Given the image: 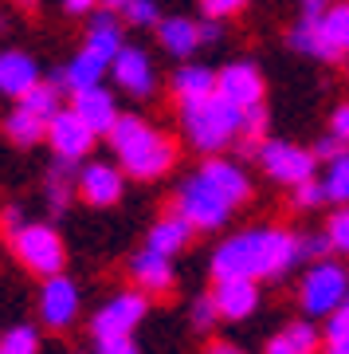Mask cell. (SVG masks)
<instances>
[{
	"label": "cell",
	"mask_w": 349,
	"mask_h": 354,
	"mask_svg": "<svg viewBox=\"0 0 349 354\" xmlns=\"http://www.w3.org/2000/svg\"><path fill=\"white\" fill-rule=\"evenodd\" d=\"M302 260L299 236L287 228H248L212 252V279H283Z\"/></svg>",
	"instance_id": "1"
},
{
	"label": "cell",
	"mask_w": 349,
	"mask_h": 354,
	"mask_svg": "<svg viewBox=\"0 0 349 354\" xmlns=\"http://www.w3.org/2000/svg\"><path fill=\"white\" fill-rule=\"evenodd\" d=\"M110 146L118 153V165H122L130 177L137 181H157L173 169L177 162V146L169 134L153 130L150 122H141L137 114H122L110 130Z\"/></svg>",
	"instance_id": "2"
},
{
	"label": "cell",
	"mask_w": 349,
	"mask_h": 354,
	"mask_svg": "<svg viewBox=\"0 0 349 354\" xmlns=\"http://www.w3.org/2000/svg\"><path fill=\"white\" fill-rule=\"evenodd\" d=\"M181 127H185V138L200 153H220L243 134V106L228 102L224 95L181 102Z\"/></svg>",
	"instance_id": "3"
},
{
	"label": "cell",
	"mask_w": 349,
	"mask_h": 354,
	"mask_svg": "<svg viewBox=\"0 0 349 354\" xmlns=\"http://www.w3.org/2000/svg\"><path fill=\"white\" fill-rule=\"evenodd\" d=\"M173 209L185 216L192 228H200V232H216V228L228 225V216H232V209H236V205L224 197V189H216L212 181L197 169L192 177H185V181H181Z\"/></svg>",
	"instance_id": "4"
},
{
	"label": "cell",
	"mask_w": 349,
	"mask_h": 354,
	"mask_svg": "<svg viewBox=\"0 0 349 354\" xmlns=\"http://www.w3.org/2000/svg\"><path fill=\"white\" fill-rule=\"evenodd\" d=\"M16 260L39 279L63 276V264H67V248H63V236L51 225H39V221H28L20 232L8 236Z\"/></svg>",
	"instance_id": "5"
},
{
	"label": "cell",
	"mask_w": 349,
	"mask_h": 354,
	"mask_svg": "<svg viewBox=\"0 0 349 354\" xmlns=\"http://www.w3.org/2000/svg\"><path fill=\"white\" fill-rule=\"evenodd\" d=\"M349 299V268L337 260H318L299 283V307L310 319H330Z\"/></svg>",
	"instance_id": "6"
},
{
	"label": "cell",
	"mask_w": 349,
	"mask_h": 354,
	"mask_svg": "<svg viewBox=\"0 0 349 354\" xmlns=\"http://www.w3.org/2000/svg\"><path fill=\"white\" fill-rule=\"evenodd\" d=\"M255 158H259L263 174L271 177V181L290 185V189L302 185V181H314V177H318V158H314V150H302V146H295V142L267 138Z\"/></svg>",
	"instance_id": "7"
},
{
	"label": "cell",
	"mask_w": 349,
	"mask_h": 354,
	"mask_svg": "<svg viewBox=\"0 0 349 354\" xmlns=\"http://www.w3.org/2000/svg\"><path fill=\"white\" fill-rule=\"evenodd\" d=\"M150 311V295L146 291H118L110 304H102L90 319V335L99 339H118V335H134V327L146 319Z\"/></svg>",
	"instance_id": "8"
},
{
	"label": "cell",
	"mask_w": 349,
	"mask_h": 354,
	"mask_svg": "<svg viewBox=\"0 0 349 354\" xmlns=\"http://www.w3.org/2000/svg\"><path fill=\"white\" fill-rule=\"evenodd\" d=\"M94 130L83 122V114H75L71 106H63L55 118L48 122V146L55 150V158H63V162H83L90 153V146H94Z\"/></svg>",
	"instance_id": "9"
},
{
	"label": "cell",
	"mask_w": 349,
	"mask_h": 354,
	"mask_svg": "<svg viewBox=\"0 0 349 354\" xmlns=\"http://www.w3.org/2000/svg\"><path fill=\"white\" fill-rule=\"evenodd\" d=\"M79 315V288L75 279L67 276H51L43 279V288H39V319H43V327L51 330H63L71 327Z\"/></svg>",
	"instance_id": "10"
},
{
	"label": "cell",
	"mask_w": 349,
	"mask_h": 354,
	"mask_svg": "<svg viewBox=\"0 0 349 354\" xmlns=\"http://www.w3.org/2000/svg\"><path fill=\"white\" fill-rule=\"evenodd\" d=\"M75 189L90 209H110L122 201V169L110 162H87L79 169Z\"/></svg>",
	"instance_id": "11"
},
{
	"label": "cell",
	"mask_w": 349,
	"mask_h": 354,
	"mask_svg": "<svg viewBox=\"0 0 349 354\" xmlns=\"http://www.w3.org/2000/svg\"><path fill=\"white\" fill-rule=\"evenodd\" d=\"M263 75L255 64H228L224 71H216V95H224L228 102H236V106H259L263 102Z\"/></svg>",
	"instance_id": "12"
},
{
	"label": "cell",
	"mask_w": 349,
	"mask_h": 354,
	"mask_svg": "<svg viewBox=\"0 0 349 354\" xmlns=\"http://www.w3.org/2000/svg\"><path fill=\"white\" fill-rule=\"evenodd\" d=\"M110 75H114V83H118L126 95H134V99H150L153 95V64L141 48H130V44H126V48L114 55Z\"/></svg>",
	"instance_id": "13"
},
{
	"label": "cell",
	"mask_w": 349,
	"mask_h": 354,
	"mask_svg": "<svg viewBox=\"0 0 349 354\" xmlns=\"http://www.w3.org/2000/svg\"><path fill=\"white\" fill-rule=\"evenodd\" d=\"M130 276H134L137 291H146V295H169L177 288L173 256H161V252H153V248H141L130 260Z\"/></svg>",
	"instance_id": "14"
},
{
	"label": "cell",
	"mask_w": 349,
	"mask_h": 354,
	"mask_svg": "<svg viewBox=\"0 0 349 354\" xmlns=\"http://www.w3.org/2000/svg\"><path fill=\"white\" fill-rule=\"evenodd\" d=\"M71 111L83 114V122H87L94 134H110L114 122L122 118L114 95L102 87V83H99V87H87V91H75V95H71Z\"/></svg>",
	"instance_id": "15"
},
{
	"label": "cell",
	"mask_w": 349,
	"mask_h": 354,
	"mask_svg": "<svg viewBox=\"0 0 349 354\" xmlns=\"http://www.w3.org/2000/svg\"><path fill=\"white\" fill-rule=\"evenodd\" d=\"M212 299L220 307V319L239 323V319L255 315V307H259V283L255 279H216Z\"/></svg>",
	"instance_id": "16"
},
{
	"label": "cell",
	"mask_w": 349,
	"mask_h": 354,
	"mask_svg": "<svg viewBox=\"0 0 349 354\" xmlns=\"http://www.w3.org/2000/svg\"><path fill=\"white\" fill-rule=\"evenodd\" d=\"M36 83H39V67L28 51H16V48L0 51V95H8V99L20 102Z\"/></svg>",
	"instance_id": "17"
},
{
	"label": "cell",
	"mask_w": 349,
	"mask_h": 354,
	"mask_svg": "<svg viewBox=\"0 0 349 354\" xmlns=\"http://www.w3.org/2000/svg\"><path fill=\"white\" fill-rule=\"evenodd\" d=\"M106 59H102V55H94V51H79L75 59H71V64L67 67H59V71H55V75H51V83H55V87L59 91H71V95H75V91H87V87H99L102 83V75H106Z\"/></svg>",
	"instance_id": "18"
},
{
	"label": "cell",
	"mask_w": 349,
	"mask_h": 354,
	"mask_svg": "<svg viewBox=\"0 0 349 354\" xmlns=\"http://www.w3.org/2000/svg\"><path fill=\"white\" fill-rule=\"evenodd\" d=\"M192 232H197V228L188 225V221L177 213V209H169V213H165L161 221L150 228V236H146V248H153V252H161V256H177L188 241H192Z\"/></svg>",
	"instance_id": "19"
},
{
	"label": "cell",
	"mask_w": 349,
	"mask_h": 354,
	"mask_svg": "<svg viewBox=\"0 0 349 354\" xmlns=\"http://www.w3.org/2000/svg\"><path fill=\"white\" fill-rule=\"evenodd\" d=\"M87 51L102 55L106 64H114V55L126 48L122 44V28H118V16L110 8H102V12H90V24H87Z\"/></svg>",
	"instance_id": "20"
},
{
	"label": "cell",
	"mask_w": 349,
	"mask_h": 354,
	"mask_svg": "<svg viewBox=\"0 0 349 354\" xmlns=\"http://www.w3.org/2000/svg\"><path fill=\"white\" fill-rule=\"evenodd\" d=\"M200 174L208 177L216 189H224V197H228L232 205H243V201L251 197L248 174H243L236 162H228V158H208V162L200 165Z\"/></svg>",
	"instance_id": "21"
},
{
	"label": "cell",
	"mask_w": 349,
	"mask_h": 354,
	"mask_svg": "<svg viewBox=\"0 0 349 354\" xmlns=\"http://www.w3.org/2000/svg\"><path fill=\"white\" fill-rule=\"evenodd\" d=\"M157 39H161V48L177 59H188L192 51L200 48V24L197 20H188V16H169L157 24Z\"/></svg>",
	"instance_id": "22"
},
{
	"label": "cell",
	"mask_w": 349,
	"mask_h": 354,
	"mask_svg": "<svg viewBox=\"0 0 349 354\" xmlns=\"http://www.w3.org/2000/svg\"><path fill=\"white\" fill-rule=\"evenodd\" d=\"M287 44L295 51H302V55H310V59H322V64H337V59H341V51L326 39L318 20H299V24L287 32Z\"/></svg>",
	"instance_id": "23"
},
{
	"label": "cell",
	"mask_w": 349,
	"mask_h": 354,
	"mask_svg": "<svg viewBox=\"0 0 349 354\" xmlns=\"http://www.w3.org/2000/svg\"><path fill=\"white\" fill-rule=\"evenodd\" d=\"M173 95L177 102H197V99H208L216 95V71L200 64H185L173 71Z\"/></svg>",
	"instance_id": "24"
},
{
	"label": "cell",
	"mask_w": 349,
	"mask_h": 354,
	"mask_svg": "<svg viewBox=\"0 0 349 354\" xmlns=\"http://www.w3.org/2000/svg\"><path fill=\"white\" fill-rule=\"evenodd\" d=\"M318 330L310 323H287V327L271 335L267 342V354H318Z\"/></svg>",
	"instance_id": "25"
},
{
	"label": "cell",
	"mask_w": 349,
	"mask_h": 354,
	"mask_svg": "<svg viewBox=\"0 0 349 354\" xmlns=\"http://www.w3.org/2000/svg\"><path fill=\"white\" fill-rule=\"evenodd\" d=\"M4 134L16 142V146H39V142L48 138V122L39 118V114H32V111H24L20 102H16V111L4 118Z\"/></svg>",
	"instance_id": "26"
},
{
	"label": "cell",
	"mask_w": 349,
	"mask_h": 354,
	"mask_svg": "<svg viewBox=\"0 0 349 354\" xmlns=\"http://www.w3.org/2000/svg\"><path fill=\"white\" fill-rule=\"evenodd\" d=\"M322 189L330 205H349V150L341 158H334V162H326Z\"/></svg>",
	"instance_id": "27"
},
{
	"label": "cell",
	"mask_w": 349,
	"mask_h": 354,
	"mask_svg": "<svg viewBox=\"0 0 349 354\" xmlns=\"http://www.w3.org/2000/svg\"><path fill=\"white\" fill-rule=\"evenodd\" d=\"M318 28H322L326 39H330L341 55H349V0H337L334 8L318 20Z\"/></svg>",
	"instance_id": "28"
},
{
	"label": "cell",
	"mask_w": 349,
	"mask_h": 354,
	"mask_svg": "<svg viewBox=\"0 0 349 354\" xmlns=\"http://www.w3.org/2000/svg\"><path fill=\"white\" fill-rule=\"evenodd\" d=\"M20 106L32 111V114H39L43 122H51V118L63 111V106H59V87H55V83H36V87L20 99Z\"/></svg>",
	"instance_id": "29"
},
{
	"label": "cell",
	"mask_w": 349,
	"mask_h": 354,
	"mask_svg": "<svg viewBox=\"0 0 349 354\" xmlns=\"http://www.w3.org/2000/svg\"><path fill=\"white\" fill-rule=\"evenodd\" d=\"M0 354H39V330L36 327H12L0 339Z\"/></svg>",
	"instance_id": "30"
},
{
	"label": "cell",
	"mask_w": 349,
	"mask_h": 354,
	"mask_svg": "<svg viewBox=\"0 0 349 354\" xmlns=\"http://www.w3.org/2000/svg\"><path fill=\"white\" fill-rule=\"evenodd\" d=\"M290 205L295 209H318L326 205V189H322V177H314V181H302L290 189Z\"/></svg>",
	"instance_id": "31"
},
{
	"label": "cell",
	"mask_w": 349,
	"mask_h": 354,
	"mask_svg": "<svg viewBox=\"0 0 349 354\" xmlns=\"http://www.w3.org/2000/svg\"><path fill=\"white\" fill-rule=\"evenodd\" d=\"M263 134H267V106H248V111H243V134H239V138L243 142H267L263 138Z\"/></svg>",
	"instance_id": "32"
},
{
	"label": "cell",
	"mask_w": 349,
	"mask_h": 354,
	"mask_svg": "<svg viewBox=\"0 0 349 354\" xmlns=\"http://www.w3.org/2000/svg\"><path fill=\"white\" fill-rule=\"evenodd\" d=\"M299 252L302 260H330V252H334V244H330V236L326 232H310V236H299Z\"/></svg>",
	"instance_id": "33"
},
{
	"label": "cell",
	"mask_w": 349,
	"mask_h": 354,
	"mask_svg": "<svg viewBox=\"0 0 349 354\" xmlns=\"http://www.w3.org/2000/svg\"><path fill=\"white\" fill-rule=\"evenodd\" d=\"M326 236L334 244V252H346L349 256V209L330 216V228H326Z\"/></svg>",
	"instance_id": "34"
},
{
	"label": "cell",
	"mask_w": 349,
	"mask_h": 354,
	"mask_svg": "<svg viewBox=\"0 0 349 354\" xmlns=\"http://www.w3.org/2000/svg\"><path fill=\"white\" fill-rule=\"evenodd\" d=\"M220 319V307H216L212 295H200V299H192V327L197 330H208Z\"/></svg>",
	"instance_id": "35"
},
{
	"label": "cell",
	"mask_w": 349,
	"mask_h": 354,
	"mask_svg": "<svg viewBox=\"0 0 349 354\" xmlns=\"http://www.w3.org/2000/svg\"><path fill=\"white\" fill-rule=\"evenodd\" d=\"M122 20H130V24L137 28H150V24H161V16H157V4L153 0H134L130 8H126Z\"/></svg>",
	"instance_id": "36"
},
{
	"label": "cell",
	"mask_w": 349,
	"mask_h": 354,
	"mask_svg": "<svg viewBox=\"0 0 349 354\" xmlns=\"http://www.w3.org/2000/svg\"><path fill=\"white\" fill-rule=\"evenodd\" d=\"M200 8L208 20H224V16H236L248 8V0H200Z\"/></svg>",
	"instance_id": "37"
},
{
	"label": "cell",
	"mask_w": 349,
	"mask_h": 354,
	"mask_svg": "<svg viewBox=\"0 0 349 354\" xmlns=\"http://www.w3.org/2000/svg\"><path fill=\"white\" fill-rule=\"evenodd\" d=\"M334 339H349V299L326 319V342H334Z\"/></svg>",
	"instance_id": "38"
},
{
	"label": "cell",
	"mask_w": 349,
	"mask_h": 354,
	"mask_svg": "<svg viewBox=\"0 0 349 354\" xmlns=\"http://www.w3.org/2000/svg\"><path fill=\"white\" fill-rule=\"evenodd\" d=\"M346 150L349 146L341 138H334V134H326V138L314 142V158H318V162H334V158H341Z\"/></svg>",
	"instance_id": "39"
},
{
	"label": "cell",
	"mask_w": 349,
	"mask_h": 354,
	"mask_svg": "<svg viewBox=\"0 0 349 354\" xmlns=\"http://www.w3.org/2000/svg\"><path fill=\"white\" fill-rule=\"evenodd\" d=\"M94 354H141V351H137V342L130 335H118V339H99Z\"/></svg>",
	"instance_id": "40"
},
{
	"label": "cell",
	"mask_w": 349,
	"mask_h": 354,
	"mask_svg": "<svg viewBox=\"0 0 349 354\" xmlns=\"http://www.w3.org/2000/svg\"><path fill=\"white\" fill-rule=\"evenodd\" d=\"M330 134H334V138H341L349 146V102H341V106L330 114Z\"/></svg>",
	"instance_id": "41"
},
{
	"label": "cell",
	"mask_w": 349,
	"mask_h": 354,
	"mask_svg": "<svg viewBox=\"0 0 349 354\" xmlns=\"http://www.w3.org/2000/svg\"><path fill=\"white\" fill-rule=\"evenodd\" d=\"M28 221H24V213H20V205H8L4 209V216H0V228H4V236H12V232H20Z\"/></svg>",
	"instance_id": "42"
},
{
	"label": "cell",
	"mask_w": 349,
	"mask_h": 354,
	"mask_svg": "<svg viewBox=\"0 0 349 354\" xmlns=\"http://www.w3.org/2000/svg\"><path fill=\"white\" fill-rule=\"evenodd\" d=\"M337 0H302V20H322Z\"/></svg>",
	"instance_id": "43"
},
{
	"label": "cell",
	"mask_w": 349,
	"mask_h": 354,
	"mask_svg": "<svg viewBox=\"0 0 349 354\" xmlns=\"http://www.w3.org/2000/svg\"><path fill=\"white\" fill-rule=\"evenodd\" d=\"M94 4H99V0H63V8H67L71 16H87V12H94Z\"/></svg>",
	"instance_id": "44"
},
{
	"label": "cell",
	"mask_w": 349,
	"mask_h": 354,
	"mask_svg": "<svg viewBox=\"0 0 349 354\" xmlns=\"http://www.w3.org/2000/svg\"><path fill=\"white\" fill-rule=\"evenodd\" d=\"M216 39H220V24L216 20H204L200 24V44H216Z\"/></svg>",
	"instance_id": "45"
},
{
	"label": "cell",
	"mask_w": 349,
	"mask_h": 354,
	"mask_svg": "<svg viewBox=\"0 0 349 354\" xmlns=\"http://www.w3.org/2000/svg\"><path fill=\"white\" fill-rule=\"evenodd\" d=\"M208 354H248V351H239V346H232V342H212Z\"/></svg>",
	"instance_id": "46"
},
{
	"label": "cell",
	"mask_w": 349,
	"mask_h": 354,
	"mask_svg": "<svg viewBox=\"0 0 349 354\" xmlns=\"http://www.w3.org/2000/svg\"><path fill=\"white\" fill-rule=\"evenodd\" d=\"M102 4H106V8H110L114 16H126V8H130L134 0H102Z\"/></svg>",
	"instance_id": "47"
},
{
	"label": "cell",
	"mask_w": 349,
	"mask_h": 354,
	"mask_svg": "<svg viewBox=\"0 0 349 354\" xmlns=\"http://www.w3.org/2000/svg\"><path fill=\"white\" fill-rule=\"evenodd\" d=\"M326 354H349V339H334V342H326Z\"/></svg>",
	"instance_id": "48"
},
{
	"label": "cell",
	"mask_w": 349,
	"mask_h": 354,
	"mask_svg": "<svg viewBox=\"0 0 349 354\" xmlns=\"http://www.w3.org/2000/svg\"><path fill=\"white\" fill-rule=\"evenodd\" d=\"M16 4H20V8H36L39 0H16Z\"/></svg>",
	"instance_id": "49"
}]
</instances>
